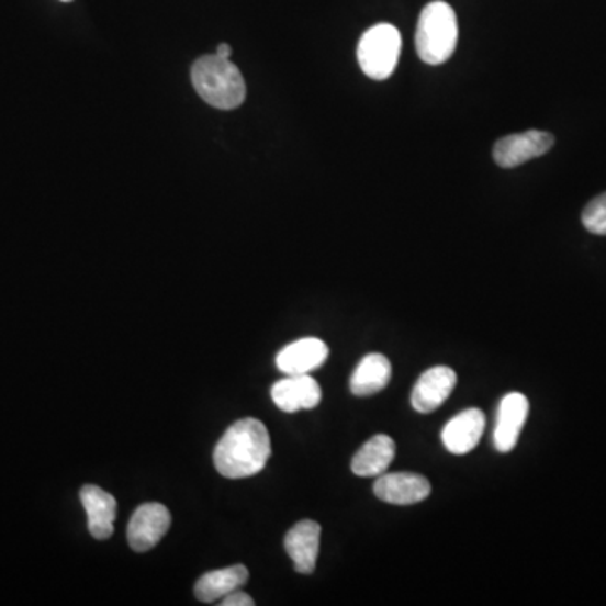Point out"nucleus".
<instances>
[{
  "mask_svg": "<svg viewBox=\"0 0 606 606\" xmlns=\"http://www.w3.org/2000/svg\"><path fill=\"white\" fill-rule=\"evenodd\" d=\"M271 400L285 413L317 408L322 401V390L311 374L289 375L271 388Z\"/></svg>",
  "mask_w": 606,
  "mask_h": 606,
  "instance_id": "9d476101",
  "label": "nucleus"
},
{
  "mask_svg": "<svg viewBox=\"0 0 606 606\" xmlns=\"http://www.w3.org/2000/svg\"><path fill=\"white\" fill-rule=\"evenodd\" d=\"M581 220L593 235L606 236V192L590 202Z\"/></svg>",
  "mask_w": 606,
  "mask_h": 606,
  "instance_id": "a211bd4d",
  "label": "nucleus"
},
{
  "mask_svg": "<svg viewBox=\"0 0 606 606\" xmlns=\"http://www.w3.org/2000/svg\"><path fill=\"white\" fill-rule=\"evenodd\" d=\"M484 429V413L476 408L465 409L445 425L441 441L450 453L465 454L479 445Z\"/></svg>",
  "mask_w": 606,
  "mask_h": 606,
  "instance_id": "ddd939ff",
  "label": "nucleus"
},
{
  "mask_svg": "<svg viewBox=\"0 0 606 606\" xmlns=\"http://www.w3.org/2000/svg\"><path fill=\"white\" fill-rule=\"evenodd\" d=\"M328 347L317 337H305L283 347L277 356V368L287 375L311 374L325 364Z\"/></svg>",
  "mask_w": 606,
  "mask_h": 606,
  "instance_id": "9b49d317",
  "label": "nucleus"
},
{
  "mask_svg": "<svg viewBox=\"0 0 606 606\" xmlns=\"http://www.w3.org/2000/svg\"><path fill=\"white\" fill-rule=\"evenodd\" d=\"M396 454V445L388 435H375L354 454L352 472L359 476H379L386 473Z\"/></svg>",
  "mask_w": 606,
  "mask_h": 606,
  "instance_id": "dca6fc26",
  "label": "nucleus"
},
{
  "mask_svg": "<svg viewBox=\"0 0 606 606\" xmlns=\"http://www.w3.org/2000/svg\"><path fill=\"white\" fill-rule=\"evenodd\" d=\"M216 55L220 56V58L229 59V56H232V47H229V44H220Z\"/></svg>",
  "mask_w": 606,
  "mask_h": 606,
  "instance_id": "aec40b11",
  "label": "nucleus"
},
{
  "mask_svg": "<svg viewBox=\"0 0 606 606\" xmlns=\"http://www.w3.org/2000/svg\"><path fill=\"white\" fill-rule=\"evenodd\" d=\"M81 502L88 516V529L94 539H109L113 535L116 517V501L112 494L98 487L85 485L80 492Z\"/></svg>",
  "mask_w": 606,
  "mask_h": 606,
  "instance_id": "4468645a",
  "label": "nucleus"
},
{
  "mask_svg": "<svg viewBox=\"0 0 606 606\" xmlns=\"http://www.w3.org/2000/svg\"><path fill=\"white\" fill-rule=\"evenodd\" d=\"M391 375H393V368L386 356L368 354L361 359L350 378V391L359 397L371 396L390 384Z\"/></svg>",
  "mask_w": 606,
  "mask_h": 606,
  "instance_id": "2eb2a0df",
  "label": "nucleus"
},
{
  "mask_svg": "<svg viewBox=\"0 0 606 606\" xmlns=\"http://www.w3.org/2000/svg\"><path fill=\"white\" fill-rule=\"evenodd\" d=\"M400 53V31L391 24H375L359 41V66L372 80H388L396 69Z\"/></svg>",
  "mask_w": 606,
  "mask_h": 606,
  "instance_id": "20e7f679",
  "label": "nucleus"
},
{
  "mask_svg": "<svg viewBox=\"0 0 606 606\" xmlns=\"http://www.w3.org/2000/svg\"><path fill=\"white\" fill-rule=\"evenodd\" d=\"M416 53L426 65H444L459 43V22L451 5L441 0L429 2L416 25Z\"/></svg>",
  "mask_w": 606,
  "mask_h": 606,
  "instance_id": "7ed1b4c3",
  "label": "nucleus"
},
{
  "mask_svg": "<svg viewBox=\"0 0 606 606\" xmlns=\"http://www.w3.org/2000/svg\"><path fill=\"white\" fill-rule=\"evenodd\" d=\"M248 570L243 564L223 568V570L210 571L202 574L194 586L195 598L204 603H214L223 599L227 593L242 588L248 581Z\"/></svg>",
  "mask_w": 606,
  "mask_h": 606,
  "instance_id": "f3484780",
  "label": "nucleus"
},
{
  "mask_svg": "<svg viewBox=\"0 0 606 606\" xmlns=\"http://www.w3.org/2000/svg\"><path fill=\"white\" fill-rule=\"evenodd\" d=\"M172 517L166 505L150 502V504H142L126 529V538L128 545L134 551L145 552L150 551L159 545L160 539L167 535Z\"/></svg>",
  "mask_w": 606,
  "mask_h": 606,
  "instance_id": "39448f33",
  "label": "nucleus"
},
{
  "mask_svg": "<svg viewBox=\"0 0 606 606\" xmlns=\"http://www.w3.org/2000/svg\"><path fill=\"white\" fill-rule=\"evenodd\" d=\"M271 457V440L260 419L245 418L226 429L216 448L214 465L226 479L257 475Z\"/></svg>",
  "mask_w": 606,
  "mask_h": 606,
  "instance_id": "f257e3e1",
  "label": "nucleus"
},
{
  "mask_svg": "<svg viewBox=\"0 0 606 606\" xmlns=\"http://www.w3.org/2000/svg\"><path fill=\"white\" fill-rule=\"evenodd\" d=\"M554 145V137L548 132L527 131L523 134L507 135L494 145V160L498 167L514 169L524 162L545 156Z\"/></svg>",
  "mask_w": 606,
  "mask_h": 606,
  "instance_id": "423d86ee",
  "label": "nucleus"
},
{
  "mask_svg": "<svg viewBox=\"0 0 606 606\" xmlns=\"http://www.w3.org/2000/svg\"><path fill=\"white\" fill-rule=\"evenodd\" d=\"M321 524L305 519L296 523L285 536V549L299 573L312 574L321 548Z\"/></svg>",
  "mask_w": 606,
  "mask_h": 606,
  "instance_id": "f8f14e48",
  "label": "nucleus"
},
{
  "mask_svg": "<svg viewBox=\"0 0 606 606\" xmlns=\"http://www.w3.org/2000/svg\"><path fill=\"white\" fill-rule=\"evenodd\" d=\"M527 416L529 401L523 393H509L502 397L494 429V445L501 453H509L516 448Z\"/></svg>",
  "mask_w": 606,
  "mask_h": 606,
  "instance_id": "6e6552de",
  "label": "nucleus"
},
{
  "mask_svg": "<svg viewBox=\"0 0 606 606\" xmlns=\"http://www.w3.org/2000/svg\"><path fill=\"white\" fill-rule=\"evenodd\" d=\"M221 606H252L255 599L248 595V593L242 592V590H235V592L227 593L220 602Z\"/></svg>",
  "mask_w": 606,
  "mask_h": 606,
  "instance_id": "6ab92c4d",
  "label": "nucleus"
},
{
  "mask_svg": "<svg viewBox=\"0 0 606 606\" xmlns=\"http://www.w3.org/2000/svg\"><path fill=\"white\" fill-rule=\"evenodd\" d=\"M375 497L388 504L412 505L425 501L431 494L428 479L413 472H394L379 475L374 484Z\"/></svg>",
  "mask_w": 606,
  "mask_h": 606,
  "instance_id": "0eeeda50",
  "label": "nucleus"
},
{
  "mask_svg": "<svg viewBox=\"0 0 606 606\" xmlns=\"http://www.w3.org/2000/svg\"><path fill=\"white\" fill-rule=\"evenodd\" d=\"M457 386V374L447 366H437L423 372L412 393L413 408L418 413H434L450 397Z\"/></svg>",
  "mask_w": 606,
  "mask_h": 606,
  "instance_id": "1a4fd4ad",
  "label": "nucleus"
},
{
  "mask_svg": "<svg viewBox=\"0 0 606 606\" xmlns=\"http://www.w3.org/2000/svg\"><path fill=\"white\" fill-rule=\"evenodd\" d=\"M191 78L199 97L214 109L235 110L245 101V80L229 59L202 56L192 66Z\"/></svg>",
  "mask_w": 606,
  "mask_h": 606,
  "instance_id": "f03ea898",
  "label": "nucleus"
},
{
  "mask_svg": "<svg viewBox=\"0 0 606 606\" xmlns=\"http://www.w3.org/2000/svg\"><path fill=\"white\" fill-rule=\"evenodd\" d=\"M61 2H71V0H61Z\"/></svg>",
  "mask_w": 606,
  "mask_h": 606,
  "instance_id": "412c9836",
  "label": "nucleus"
}]
</instances>
